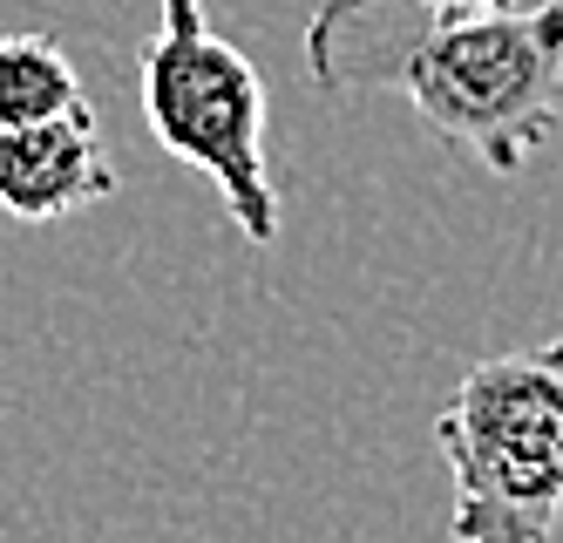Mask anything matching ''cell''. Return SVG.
Here are the masks:
<instances>
[{
    "label": "cell",
    "mask_w": 563,
    "mask_h": 543,
    "mask_svg": "<svg viewBox=\"0 0 563 543\" xmlns=\"http://www.w3.org/2000/svg\"><path fill=\"white\" fill-rule=\"evenodd\" d=\"M306 68L327 96L400 89L455 156L516 177L563 122V0L441 14L421 0H319Z\"/></svg>",
    "instance_id": "6da1fadb"
},
{
    "label": "cell",
    "mask_w": 563,
    "mask_h": 543,
    "mask_svg": "<svg viewBox=\"0 0 563 543\" xmlns=\"http://www.w3.org/2000/svg\"><path fill=\"white\" fill-rule=\"evenodd\" d=\"M434 448L455 476V543H550L563 517V333L468 367L434 414Z\"/></svg>",
    "instance_id": "7a4b0ae2"
},
{
    "label": "cell",
    "mask_w": 563,
    "mask_h": 543,
    "mask_svg": "<svg viewBox=\"0 0 563 543\" xmlns=\"http://www.w3.org/2000/svg\"><path fill=\"white\" fill-rule=\"evenodd\" d=\"M156 34L136 48L143 122L177 163L224 191V211L252 245L278 238V191L265 177V82L252 55L205 21L197 0H156Z\"/></svg>",
    "instance_id": "3957f363"
},
{
    "label": "cell",
    "mask_w": 563,
    "mask_h": 543,
    "mask_svg": "<svg viewBox=\"0 0 563 543\" xmlns=\"http://www.w3.org/2000/svg\"><path fill=\"white\" fill-rule=\"evenodd\" d=\"M102 197H115V163L102 150L89 102L48 122L0 130V211L14 225H55Z\"/></svg>",
    "instance_id": "277c9868"
},
{
    "label": "cell",
    "mask_w": 563,
    "mask_h": 543,
    "mask_svg": "<svg viewBox=\"0 0 563 543\" xmlns=\"http://www.w3.org/2000/svg\"><path fill=\"white\" fill-rule=\"evenodd\" d=\"M82 75L55 34H0V130L82 109Z\"/></svg>",
    "instance_id": "5b68a950"
},
{
    "label": "cell",
    "mask_w": 563,
    "mask_h": 543,
    "mask_svg": "<svg viewBox=\"0 0 563 543\" xmlns=\"http://www.w3.org/2000/svg\"><path fill=\"white\" fill-rule=\"evenodd\" d=\"M421 8H441V14H503L516 0H421Z\"/></svg>",
    "instance_id": "8992f818"
}]
</instances>
